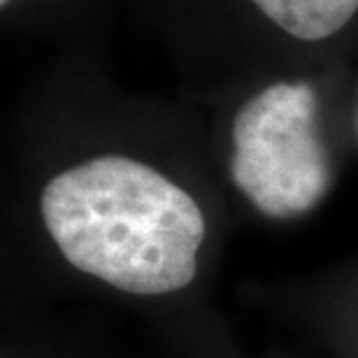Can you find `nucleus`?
I'll return each instance as SVG.
<instances>
[{
	"label": "nucleus",
	"mask_w": 358,
	"mask_h": 358,
	"mask_svg": "<svg viewBox=\"0 0 358 358\" xmlns=\"http://www.w3.org/2000/svg\"><path fill=\"white\" fill-rule=\"evenodd\" d=\"M352 135L358 145V47L352 56Z\"/></svg>",
	"instance_id": "nucleus-5"
},
{
	"label": "nucleus",
	"mask_w": 358,
	"mask_h": 358,
	"mask_svg": "<svg viewBox=\"0 0 358 358\" xmlns=\"http://www.w3.org/2000/svg\"><path fill=\"white\" fill-rule=\"evenodd\" d=\"M138 3L203 103L272 75L352 63L358 47V0Z\"/></svg>",
	"instance_id": "nucleus-3"
},
{
	"label": "nucleus",
	"mask_w": 358,
	"mask_h": 358,
	"mask_svg": "<svg viewBox=\"0 0 358 358\" xmlns=\"http://www.w3.org/2000/svg\"><path fill=\"white\" fill-rule=\"evenodd\" d=\"M68 56L31 110L35 219L75 272L173 298L196 284L210 240V145L177 107L121 93L89 54Z\"/></svg>",
	"instance_id": "nucleus-1"
},
{
	"label": "nucleus",
	"mask_w": 358,
	"mask_h": 358,
	"mask_svg": "<svg viewBox=\"0 0 358 358\" xmlns=\"http://www.w3.org/2000/svg\"><path fill=\"white\" fill-rule=\"evenodd\" d=\"M210 105L217 161L256 214L289 221L324 203L338 177L340 124L352 121V63L272 75Z\"/></svg>",
	"instance_id": "nucleus-2"
},
{
	"label": "nucleus",
	"mask_w": 358,
	"mask_h": 358,
	"mask_svg": "<svg viewBox=\"0 0 358 358\" xmlns=\"http://www.w3.org/2000/svg\"><path fill=\"white\" fill-rule=\"evenodd\" d=\"M352 300H354V305H352V326H349V347H352V356L358 358V286L354 289L352 293Z\"/></svg>",
	"instance_id": "nucleus-6"
},
{
	"label": "nucleus",
	"mask_w": 358,
	"mask_h": 358,
	"mask_svg": "<svg viewBox=\"0 0 358 358\" xmlns=\"http://www.w3.org/2000/svg\"><path fill=\"white\" fill-rule=\"evenodd\" d=\"M119 0H0L3 31L89 54Z\"/></svg>",
	"instance_id": "nucleus-4"
}]
</instances>
